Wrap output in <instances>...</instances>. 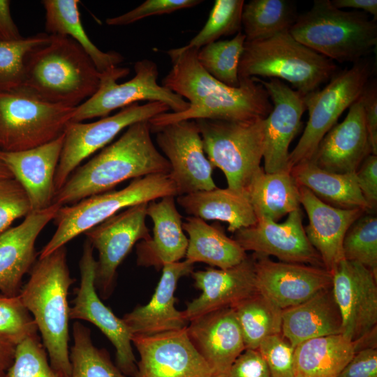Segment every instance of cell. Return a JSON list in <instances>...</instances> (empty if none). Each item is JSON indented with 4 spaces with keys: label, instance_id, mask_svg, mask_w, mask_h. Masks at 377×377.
I'll list each match as a JSON object with an SVG mask.
<instances>
[{
    "label": "cell",
    "instance_id": "obj_1",
    "mask_svg": "<svg viewBox=\"0 0 377 377\" xmlns=\"http://www.w3.org/2000/svg\"><path fill=\"white\" fill-rule=\"evenodd\" d=\"M151 131L147 120L129 126L119 139L75 170L55 192L53 204L70 205L128 179L168 174L170 163L155 147Z\"/></svg>",
    "mask_w": 377,
    "mask_h": 377
},
{
    "label": "cell",
    "instance_id": "obj_2",
    "mask_svg": "<svg viewBox=\"0 0 377 377\" xmlns=\"http://www.w3.org/2000/svg\"><path fill=\"white\" fill-rule=\"evenodd\" d=\"M101 75L77 42L50 34L47 43L27 54L20 89L46 103L76 108L97 91Z\"/></svg>",
    "mask_w": 377,
    "mask_h": 377
},
{
    "label": "cell",
    "instance_id": "obj_3",
    "mask_svg": "<svg viewBox=\"0 0 377 377\" xmlns=\"http://www.w3.org/2000/svg\"><path fill=\"white\" fill-rule=\"evenodd\" d=\"M65 246L39 258L19 294L31 314L54 370L69 377V309L68 293L74 279L67 265Z\"/></svg>",
    "mask_w": 377,
    "mask_h": 377
},
{
    "label": "cell",
    "instance_id": "obj_4",
    "mask_svg": "<svg viewBox=\"0 0 377 377\" xmlns=\"http://www.w3.org/2000/svg\"><path fill=\"white\" fill-rule=\"evenodd\" d=\"M339 71L334 61L295 40L288 31L246 41L239 79L265 77L287 81L302 95L330 81Z\"/></svg>",
    "mask_w": 377,
    "mask_h": 377
},
{
    "label": "cell",
    "instance_id": "obj_5",
    "mask_svg": "<svg viewBox=\"0 0 377 377\" xmlns=\"http://www.w3.org/2000/svg\"><path fill=\"white\" fill-rule=\"evenodd\" d=\"M288 31L300 43L340 63L360 61L377 43L376 21L364 12L339 9L330 0L313 1Z\"/></svg>",
    "mask_w": 377,
    "mask_h": 377
},
{
    "label": "cell",
    "instance_id": "obj_6",
    "mask_svg": "<svg viewBox=\"0 0 377 377\" xmlns=\"http://www.w3.org/2000/svg\"><path fill=\"white\" fill-rule=\"evenodd\" d=\"M177 195L168 174H156L134 179L127 186L61 206L55 218L57 229L40 252L43 258L87 230L131 206L165 196Z\"/></svg>",
    "mask_w": 377,
    "mask_h": 377
},
{
    "label": "cell",
    "instance_id": "obj_7",
    "mask_svg": "<svg viewBox=\"0 0 377 377\" xmlns=\"http://www.w3.org/2000/svg\"><path fill=\"white\" fill-rule=\"evenodd\" d=\"M265 119L247 121L195 120L205 153L224 174L228 188L245 192L263 156Z\"/></svg>",
    "mask_w": 377,
    "mask_h": 377
},
{
    "label": "cell",
    "instance_id": "obj_8",
    "mask_svg": "<svg viewBox=\"0 0 377 377\" xmlns=\"http://www.w3.org/2000/svg\"><path fill=\"white\" fill-rule=\"evenodd\" d=\"M371 73V63L362 59L351 68L339 71L323 89L304 95L309 119L302 137L289 153V170L311 159L325 134L337 124L342 113L360 98Z\"/></svg>",
    "mask_w": 377,
    "mask_h": 377
},
{
    "label": "cell",
    "instance_id": "obj_9",
    "mask_svg": "<svg viewBox=\"0 0 377 377\" xmlns=\"http://www.w3.org/2000/svg\"><path fill=\"white\" fill-rule=\"evenodd\" d=\"M75 108L44 102L21 89L0 92V150L24 151L57 139Z\"/></svg>",
    "mask_w": 377,
    "mask_h": 377
},
{
    "label": "cell",
    "instance_id": "obj_10",
    "mask_svg": "<svg viewBox=\"0 0 377 377\" xmlns=\"http://www.w3.org/2000/svg\"><path fill=\"white\" fill-rule=\"evenodd\" d=\"M135 76L118 84L117 80L126 76L129 68L117 67L101 73L97 91L76 107L71 121L82 122L95 117H105L113 110L140 101H158L166 104L173 112L186 110L188 102L158 83L157 65L144 59L134 65Z\"/></svg>",
    "mask_w": 377,
    "mask_h": 377
},
{
    "label": "cell",
    "instance_id": "obj_11",
    "mask_svg": "<svg viewBox=\"0 0 377 377\" xmlns=\"http://www.w3.org/2000/svg\"><path fill=\"white\" fill-rule=\"evenodd\" d=\"M169 110L170 108L162 102L135 103L96 121H70L64 131L63 148L54 176L55 192L82 161L104 147L124 129Z\"/></svg>",
    "mask_w": 377,
    "mask_h": 377
},
{
    "label": "cell",
    "instance_id": "obj_12",
    "mask_svg": "<svg viewBox=\"0 0 377 377\" xmlns=\"http://www.w3.org/2000/svg\"><path fill=\"white\" fill-rule=\"evenodd\" d=\"M147 205L128 207L84 232L98 252L95 284L103 297L110 295L117 269L133 246L151 237L145 222Z\"/></svg>",
    "mask_w": 377,
    "mask_h": 377
},
{
    "label": "cell",
    "instance_id": "obj_13",
    "mask_svg": "<svg viewBox=\"0 0 377 377\" xmlns=\"http://www.w3.org/2000/svg\"><path fill=\"white\" fill-rule=\"evenodd\" d=\"M239 86H223L179 112H164L149 120L151 131L184 121L207 119L221 121H247L266 118L272 110L269 96L252 77L239 80Z\"/></svg>",
    "mask_w": 377,
    "mask_h": 377
},
{
    "label": "cell",
    "instance_id": "obj_14",
    "mask_svg": "<svg viewBox=\"0 0 377 377\" xmlns=\"http://www.w3.org/2000/svg\"><path fill=\"white\" fill-rule=\"evenodd\" d=\"M156 132V143L168 161L170 179L177 195L216 188L214 167L205 156L202 140L195 120L164 126Z\"/></svg>",
    "mask_w": 377,
    "mask_h": 377
},
{
    "label": "cell",
    "instance_id": "obj_15",
    "mask_svg": "<svg viewBox=\"0 0 377 377\" xmlns=\"http://www.w3.org/2000/svg\"><path fill=\"white\" fill-rule=\"evenodd\" d=\"M93 251V246L87 239L79 263L80 283L69 309V318L86 320L96 325L114 346L117 367L126 376L134 377L137 364L132 348L131 334L122 318L116 316L97 294L96 260Z\"/></svg>",
    "mask_w": 377,
    "mask_h": 377
},
{
    "label": "cell",
    "instance_id": "obj_16",
    "mask_svg": "<svg viewBox=\"0 0 377 377\" xmlns=\"http://www.w3.org/2000/svg\"><path fill=\"white\" fill-rule=\"evenodd\" d=\"M186 327L133 335L132 343L140 355L134 377H216L191 341Z\"/></svg>",
    "mask_w": 377,
    "mask_h": 377
},
{
    "label": "cell",
    "instance_id": "obj_17",
    "mask_svg": "<svg viewBox=\"0 0 377 377\" xmlns=\"http://www.w3.org/2000/svg\"><path fill=\"white\" fill-rule=\"evenodd\" d=\"M341 316V334L355 343L376 327V277L363 265L343 259L332 273Z\"/></svg>",
    "mask_w": 377,
    "mask_h": 377
},
{
    "label": "cell",
    "instance_id": "obj_18",
    "mask_svg": "<svg viewBox=\"0 0 377 377\" xmlns=\"http://www.w3.org/2000/svg\"><path fill=\"white\" fill-rule=\"evenodd\" d=\"M234 239L246 252L273 256L285 263L324 267L320 255L306 235L300 208L288 214L283 223L257 221L236 231Z\"/></svg>",
    "mask_w": 377,
    "mask_h": 377
},
{
    "label": "cell",
    "instance_id": "obj_19",
    "mask_svg": "<svg viewBox=\"0 0 377 377\" xmlns=\"http://www.w3.org/2000/svg\"><path fill=\"white\" fill-rule=\"evenodd\" d=\"M252 78L264 87L272 102L265 119L263 170L267 173L289 170V145L301 128L306 110L304 95L278 79Z\"/></svg>",
    "mask_w": 377,
    "mask_h": 377
},
{
    "label": "cell",
    "instance_id": "obj_20",
    "mask_svg": "<svg viewBox=\"0 0 377 377\" xmlns=\"http://www.w3.org/2000/svg\"><path fill=\"white\" fill-rule=\"evenodd\" d=\"M256 290L281 309L307 300L332 286V274L324 267L276 262L253 253Z\"/></svg>",
    "mask_w": 377,
    "mask_h": 377
},
{
    "label": "cell",
    "instance_id": "obj_21",
    "mask_svg": "<svg viewBox=\"0 0 377 377\" xmlns=\"http://www.w3.org/2000/svg\"><path fill=\"white\" fill-rule=\"evenodd\" d=\"M187 334L216 377H228L232 365L246 350L232 307L216 310L188 322Z\"/></svg>",
    "mask_w": 377,
    "mask_h": 377
},
{
    "label": "cell",
    "instance_id": "obj_22",
    "mask_svg": "<svg viewBox=\"0 0 377 377\" xmlns=\"http://www.w3.org/2000/svg\"><path fill=\"white\" fill-rule=\"evenodd\" d=\"M195 286L201 290L183 311L190 320L209 312L231 307L256 292L253 256L227 269L208 268L191 272Z\"/></svg>",
    "mask_w": 377,
    "mask_h": 377
},
{
    "label": "cell",
    "instance_id": "obj_23",
    "mask_svg": "<svg viewBox=\"0 0 377 377\" xmlns=\"http://www.w3.org/2000/svg\"><path fill=\"white\" fill-rule=\"evenodd\" d=\"M52 204L48 208L29 213L18 226L0 235V290L2 294H20L24 275L36 262L35 243L45 226L54 220L61 208Z\"/></svg>",
    "mask_w": 377,
    "mask_h": 377
},
{
    "label": "cell",
    "instance_id": "obj_24",
    "mask_svg": "<svg viewBox=\"0 0 377 377\" xmlns=\"http://www.w3.org/2000/svg\"><path fill=\"white\" fill-rule=\"evenodd\" d=\"M371 154L360 98L350 107L345 119L323 137L310 161L332 172H355Z\"/></svg>",
    "mask_w": 377,
    "mask_h": 377
},
{
    "label": "cell",
    "instance_id": "obj_25",
    "mask_svg": "<svg viewBox=\"0 0 377 377\" xmlns=\"http://www.w3.org/2000/svg\"><path fill=\"white\" fill-rule=\"evenodd\" d=\"M193 264L187 260L168 263L162 267V274L149 302L136 306L122 320L133 335H152L178 330L188 323L175 306V289L180 278L193 272Z\"/></svg>",
    "mask_w": 377,
    "mask_h": 377
},
{
    "label": "cell",
    "instance_id": "obj_26",
    "mask_svg": "<svg viewBox=\"0 0 377 377\" xmlns=\"http://www.w3.org/2000/svg\"><path fill=\"white\" fill-rule=\"evenodd\" d=\"M299 192L300 205L309 219L306 235L320 255L324 268L332 274L344 259L343 242L347 230L366 212L331 206L303 186H299Z\"/></svg>",
    "mask_w": 377,
    "mask_h": 377
},
{
    "label": "cell",
    "instance_id": "obj_27",
    "mask_svg": "<svg viewBox=\"0 0 377 377\" xmlns=\"http://www.w3.org/2000/svg\"><path fill=\"white\" fill-rule=\"evenodd\" d=\"M64 140V133L33 149L20 151L0 150V161L26 191L33 211L48 208L53 204L54 180Z\"/></svg>",
    "mask_w": 377,
    "mask_h": 377
},
{
    "label": "cell",
    "instance_id": "obj_28",
    "mask_svg": "<svg viewBox=\"0 0 377 377\" xmlns=\"http://www.w3.org/2000/svg\"><path fill=\"white\" fill-rule=\"evenodd\" d=\"M158 202H148L147 216L153 222V235L137 245V263L140 266L163 265L179 262L185 257L188 237L183 230L182 215L175 196H165Z\"/></svg>",
    "mask_w": 377,
    "mask_h": 377
},
{
    "label": "cell",
    "instance_id": "obj_29",
    "mask_svg": "<svg viewBox=\"0 0 377 377\" xmlns=\"http://www.w3.org/2000/svg\"><path fill=\"white\" fill-rule=\"evenodd\" d=\"M341 316L332 286L283 309L281 334L295 348L316 337L341 334Z\"/></svg>",
    "mask_w": 377,
    "mask_h": 377
},
{
    "label": "cell",
    "instance_id": "obj_30",
    "mask_svg": "<svg viewBox=\"0 0 377 377\" xmlns=\"http://www.w3.org/2000/svg\"><path fill=\"white\" fill-rule=\"evenodd\" d=\"M177 202L191 216L227 223L232 233L257 222L246 193L228 187L179 195Z\"/></svg>",
    "mask_w": 377,
    "mask_h": 377
},
{
    "label": "cell",
    "instance_id": "obj_31",
    "mask_svg": "<svg viewBox=\"0 0 377 377\" xmlns=\"http://www.w3.org/2000/svg\"><path fill=\"white\" fill-rule=\"evenodd\" d=\"M246 193L257 221L277 222L300 208L299 186L289 170L267 173L261 167Z\"/></svg>",
    "mask_w": 377,
    "mask_h": 377
},
{
    "label": "cell",
    "instance_id": "obj_32",
    "mask_svg": "<svg viewBox=\"0 0 377 377\" xmlns=\"http://www.w3.org/2000/svg\"><path fill=\"white\" fill-rule=\"evenodd\" d=\"M182 227L188 235L185 258L191 263H204L227 269L247 257L242 246L216 223L209 225L200 218L190 216L186 218Z\"/></svg>",
    "mask_w": 377,
    "mask_h": 377
},
{
    "label": "cell",
    "instance_id": "obj_33",
    "mask_svg": "<svg viewBox=\"0 0 377 377\" xmlns=\"http://www.w3.org/2000/svg\"><path fill=\"white\" fill-rule=\"evenodd\" d=\"M290 171L299 186L308 188L324 202L340 209H360L369 213L355 172H329L311 161L300 163Z\"/></svg>",
    "mask_w": 377,
    "mask_h": 377
},
{
    "label": "cell",
    "instance_id": "obj_34",
    "mask_svg": "<svg viewBox=\"0 0 377 377\" xmlns=\"http://www.w3.org/2000/svg\"><path fill=\"white\" fill-rule=\"evenodd\" d=\"M355 352L341 334L304 341L294 348L295 377H337Z\"/></svg>",
    "mask_w": 377,
    "mask_h": 377
},
{
    "label": "cell",
    "instance_id": "obj_35",
    "mask_svg": "<svg viewBox=\"0 0 377 377\" xmlns=\"http://www.w3.org/2000/svg\"><path fill=\"white\" fill-rule=\"evenodd\" d=\"M45 31L48 34L66 36L77 42L89 56L101 73L111 71L124 57L119 52H103L89 39L82 26L78 0H43Z\"/></svg>",
    "mask_w": 377,
    "mask_h": 377
},
{
    "label": "cell",
    "instance_id": "obj_36",
    "mask_svg": "<svg viewBox=\"0 0 377 377\" xmlns=\"http://www.w3.org/2000/svg\"><path fill=\"white\" fill-rule=\"evenodd\" d=\"M198 50L182 47L167 52L172 63L169 73L163 78L162 86L195 103L223 84L213 77L198 59Z\"/></svg>",
    "mask_w": 377,
    "mask_h": 377
},
{
    "label": "cell",
    "instance_id": "obj_37",
    "mask_svg": "<svg viewBox=\"0 0 377 377\" xmlns=\"http://www.w3.org/2000/svg\"><path fill=\"white\" fill-rule=\"evenodd\" d=\"M231 307L246 349L257 350L266 337L281 334L283 309L258 291Z\"/></svg>",
    "mask_w": 377,
    "mask_h": 377
},
{
    "label": "cell",
    "instance_id": "obj_38",
    "mask_svg": "<svg viewBox=\"0 0 377 377\" xmlns=\"http://www.w3.org/2000/svg\"><path fill=\"white\" fill-rule=\"evenodd\" d=\"M298 14L288 0H251L244 4L242 29L246 41L265 39L289 31Z\"/></svg>",
    "mask_w": 377,
    "mask_h": 377
},
{
    "label": "cell",
    "instance_id": "obj_39",
    "mask_svg": "<svg viewBox=\"0 0 377 377\" xmlns=\"http://www.w3.org/2000/svg\"><path fill=\"white\" fill-rule=\"evenodd\" d=\"M73 344L69 351V377H126L103 349L96 348L89 328L79 322L73 325Z\"/></svg>",
    "mask_w": 377,
    "mask_h": 377
},
{
    "label": "cell",
    "instance_id": "obj_40",
    "mask_svg": "<svg viewBox=\"0 0 377 377\" xmlns=\"http://www.w3.org/2000/svg\"><path fill=\"white\" fill-rule=\"evenodd\" d=\"M246 36L242 31L232 39L216 40L198 51V59L216 80L230 87L239 86L238 68L244 51Z\"/></svg>",
    "mask_w": 377,
    "mask_h": 377
},
{
    "label": "cell",
    "instance_id": "obj_41",
    "mask_svg": "<svg viewBox=\"0 0 377 377\" xmlns=\"http://www.w3.org/2000/svg\"><path fill=\"white\" fill-rule=\"evenodd\" d=\"M244 4V0H216L204 27L182 47L199 50L221 36L236 35L242 31Z\"/></svg>",
    "mask_w": 377,
    "mask_h": 377
},
{
    "label": "cell",
    "instance_id": "obj_42",
    "mask_svg": "<svg viewBox=\"0 0 377 377\" xmlns=\"http://www.w3.org/2000/svg\"><path fill=\"white\" fill-rule=\"evenodd\" d=\"M343 258L359 263L377 276V217L364 213L347 230L343 242Z\"/></svg>",
    "mask_w": 377,
    "mask_h": 377
},
{
    "label": "cell",
    "instance_id": "obj_43",
    "mask_svg": "<svg viewBox=\"0 0 377 377\" xmlns=\"http://www.w3.org/2000/svg\"><path fill=\"white\" fill-rule=\"evenodd\" d=\"M50 34L39 33L17 40H0V92L21 89L24 81V61L32 49L47 43Z\"/></svg>",
    "mask_w": 377,
    "mask_h": 377
},
{
    "label": "cell",
    "instance_id": "obj_44",
    "mask_svg": "<svg viewBox=\"0 0 377 377\" xmlns=\"http://www.w3.org/2000/svg\"><path fill=\"white\" fill-rule=\"evenodd\" d=\"M7 377H61L52 367L38 334L16 345L13 362Z\"/></svg>",
    "mask_w": 377,
    "mask_h": 377
},
{
    "label": "cell",
    "instance_id": "obj_45",
    "mask_svg": "<svg viewBox=\"0 0 377 377\" xmlns=\"http://www.w3.org/2000/svg\"><path fill=\"white\" fill-rule=\"evenodd\" d=\"M36 324L19 295H0V334L17 344L38 334Z\"/></svg>",
    "mask_w": 377,
    "mask_h": 377
},
{
    "label": "cell",
    "instance_id": "obj_46",
    "mask_svg": "<svg viewBox=\"0 0 377 377\" xmlns=\"http://www.w3.org/2000/svg\"><path fill=\"white\" fill-rule=\"evenodd\" d=\"M32 211L22 184L13 177L0 178V235L15 219L26 217Z\"/></svg>",
    "mask_w": 377,
    "mask_h": 377
},
{
    "label": "cell",
    "instance_id": "obj_47",
    "mask_svg": "<svg viewBox=\"0 0 377 377\" xmlns=\"http://www.w3.org/2000/svg\"><path fill=\"white\" fill-rule=\"evenodd\" d=\"M257 350L265 360L271 377H295L294 348L281 334L266 337Z\"/></svg>",
    "mask_w": 377,
    "mask_h": 377
},
{
    "label": "cell",
    "instance_id": "obj_48",
    "mask_svg": "<svg viewBox=\"0 0 377 377\" xmlns=\"http://www.w3.org/2000/svg\"><path fill=\"white\" fill-rule=\"evenodd\" d=\"M202 2L201 0H147L126 13L107 18L105 22L109 26L128 25L147 17L169 14Z\"/></svg>",
    "mask_w": 377,
    "mask_h": 377
},
{
    "label": "cell",
    "instance_id": "obj_49",
    "mask_svg": "<svg viewBox=\"0 0 377 377\" xmlns=\"http://www.w3.org/2000/svg\"><path fill=\"white\" fill-rule=\"evenodd\" d=\"M357 185L366 201L369 213L377 207V156L369 154L355 172Z\"/></svg>",
    "mask_w": 377,
    "mask_h": 377
},
{
    "label": "cell",
    "instance_id": "obj_50",
    "mask_svg": "<svg viewBox=\"0 0 377 377\" xmlns=\"http://www.w3.org/2000/svg\"><path fill=\"white\" fill-rule=\"evenodd\" d=\"M228 377H271L258 350L246 349L232 365Z\"/></svg>",
    "mask_w": 377,
    "mask_h": 377
},
{
    "label": "cell",
    "instance_id": "obj_51",
    "mask_svg": "<svg viewBox=\"0 0 377 377\" xmlns=\"http://www.w3.org/2000/svg\"><path fill=\"white\" fill-rule=\"evenodd\" d=\"M337 377H377V350L357 351Z\"/></svg>",
    "mask_w": 377,
    "mask_h": 377
},
{
    "label": "cell",
    "instance_id": "obj_52",
    "mask_svg": "<svg viewBox=\"0 0 377 377\" xmlns=\"http://www.w3.org/2000/svg\"><path fill=\"white\" fill-rule=\"evenodd\" d=\"M360 98L364 108L366 128L371 145V154L377 156L376 82H369Z\"/></svg>",
    "mask_w": 377,
    "mask_h": 377
},
{
    "label": "cell",
    "instance_id": "obj_53",
    "mask_svg": "<svg viewBox=\"0 0 377 377\" xmlns=\"http://www.w3.org/2000/svg\"><path fill=\"white\" fill-rule=\"evenodd\" d=\"M10 5V1L0 0V40H17L23 38L12 18Z\"/></svg>",
    "mask_w": 377,
    "mask_h": 377
},
{
    "label": "cell",
    "instance_id": "obj_54",
    "mask_svg": "<svg viewBox=\"0 0 377 377\" xmlns=\"http://www.w3.org/2000/svg\"><path fill=\"white\" fill-rule=\"evenodd\" d=\"M332 5L339 8L360 9L370 14L373 20L377 19V1L376 0H333Z\"/></svg>",
    "mask_w": 377,
    "mask_h": 377
},
{
    "label": "cell",
    "instance_id": "obj_55",
    "mask_svg": "<svg viewBox=\"0 0 377 377\" xmlns=\"http://www.w3.org/2000/svg\"><path fill=\"white\" fill-rule=\"evenodd\" d=\"M16 343L0 334V370L6 371L13 362Z\"/></svg>",
    "mask_w": 377,
    "mask_h": 377
},
{
    "label": "cell",
    "instance_id": "obj_56",
    "mask_svg": "<svg viewBox=\"0 0 377 377\" xmlns=\"http://www.w3.org/2000/svg\"><path fill=\"white\" fill-rule=\"evenodd\" d=\"M13 177L6 166L0 161V178Z\"/></svg>",
    "mask_w": 377,
    "mask_h": 377
},
{
    "label": "cell",
    "instance_id": "obj_57",
    "mask_svg": "<svg viewBox=\"0 0 377 377\" xmlns=\"http://www.w3.org/2000/svg\"><path fill=\"white\" fill-rule=\"evenodd\" d=\"M0 377H7V375L5 371L0 370Z\"/></svg>",
    "mask_w": 377,
    "mask_h": 377
}]
</instances>
